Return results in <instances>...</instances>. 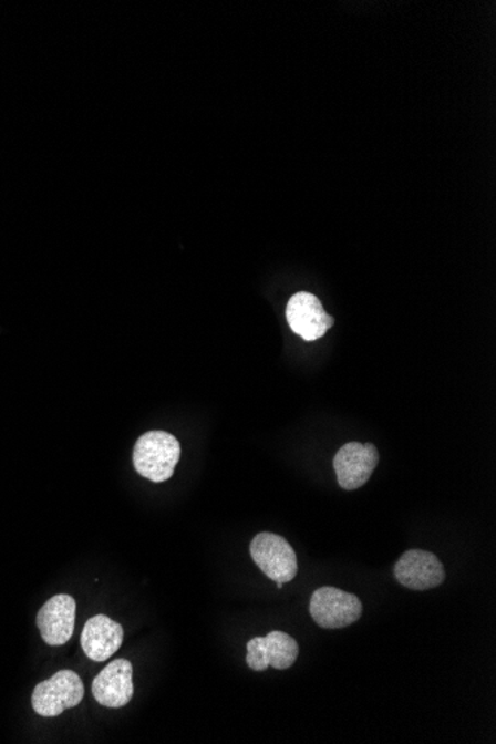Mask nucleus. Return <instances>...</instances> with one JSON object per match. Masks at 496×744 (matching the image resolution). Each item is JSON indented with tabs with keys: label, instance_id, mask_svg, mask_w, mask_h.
<instances>
[{
	"label": "nucleus",
	"instance_id": "nucleus-2",
	"mask_svg": "<svg viewBox=\"0 0 496 744\" xmlns=\"http://www.w3.org/2000/svg\"><path fill=\"white\" fill-rule=\"evenodd\" d=\"M84 682L72 670H60L33 690V711L43 717H55L68 709L80 706L84 700Z\"/></svg>",
	"mask_w": 496,
	"mask_h": 744
},
{
	"label": "nucleus",
	"instance_id": "nucleus-11",
	"mask_svg": "<svg viewBox=\"0 0 496 744\" xmlns=\"http://www.w3.org/2000/svg\"><path fill=\"white\" fill-rule=\"evenodd\" d=\"M122 642H124V629L103 613L90 618L81 634L82 650L90 660L97 663L111 659L120 650Z\"/></svg>",
	"mask_w": 496,
	"mask_h": 744
},
{
	"label": "nucleus",
	"instance_id": "nucleus-7",
	"mask_svg": "<svg viewBox=\"0 0 496 744\" xmlns=\"http://www.w3.org/2000/svg\"><path fill=\"white\" fill-rule=\"evenodd\" d=\"M299 645L290 634L271 632L265 638H254L247 643V664L255 672H265L271 665L286 670L298 660Z\"/></svg>",
	"mask_w": 496,
	"mask_h": 744
},
{
	"label": "nucleus",
	"instance_id": "nucleus-3",
	"mask_svg": "<svg viewBox=\"0 0 496 744\" xmlns=\"http://www.w3.org/2000/svg\"><path fill=\"white\" fill-rule=\"evenodd\" d=\"M309 612L323 629H343L360 620L363 604L355 595L337 587H320L311 596Z\"/></svg>",
	"mask_w": 496,
	"mask_h": 744
},
{
	"label": "nucleus",
	"instance_id": "nucleus-5",
	"mask_svg": "<svg viewBox=\"0 0 496 744\" xmlns=\"http://www.w3.org/2000/svg\"><path fill=\"white\" fill-rule=\"evenodd\" d=\"M380 464V452L375 445L351 442L338 451L333 459L339 486L345 490H355L364 486Z\"/></svg>",
	"mask_w": 496,
	"mask_h": 744
},
{
	"label": "nucleus",
	"instance_id": "nucleus-6",
	"mask_svg": "<svg viewBox=\"0 0 496 744\" xmlns=\"http://www.w3.org/2000/svg\"><path fill=\"white\" fill-rule=\"evenodd\" d=\"M286 319L291 330L304 341H317L333 328V317H330L317 296L300 291L289 300L286 308Z\"/></svg>",
	"mask_w": 496,
	"mask_h": 744
},
{
	"label": "nucleus",
	"instance_id": "nucleus-10",
	"mask_svg": "<svg viewBox=\"0 0 496 744\" xmlns=\"http://www.w3.org/2000/svg\"><path fill=\"white\" fill-rule=\"evenodd\" d=\"M133 694V665L128 660L112 661L93 681L95 702L104 707L127 706L132 702Z\"/></svg>",
	"mask_w": 496,
	"mask_h": 744
},
{
	"label": "nucleus",
	"instance_id": "nucleus-8",
	"mask_svg": "<svg viewBox=\"0 0 496 744\" xmlns=\"http://www.w3.org/2000/svg\"><path fill=\"white\" fill-rule=\"evenodd\" d=\"M394 576L406 589L424 591L443 585L445 567L436 555L424 550H407L394 567Z\"/></svg>",
	"mask_w": 496,
	"mask_h": 744
},
{
	"label": "nucleus",
	"instance_id": "nucleus-9",
	"mask_svg": "<svg viewBox=\"0 0 496 744\" xmlns=\"http://www.w3.org/2000/svg\"><path fill=\"white\" fill-rule=\"evenodd\" d=\"M76 602L72 596L56 595L38 612L37 624L42 639L50 647H61L71 641L75 630Z\"/></svg>",
	"mask_w": 496,
	"mask_h": 744
},
{
	"label": "nucleus",
	"instance_id": "nucleus-4",
	"mask_svg": "<svg viewBox=\"0 0 496 744\" xmlns=\"http://www.w3.org/2000/svg\"><path fill=\"white\" fill-rule=\"evenodd\" d=\"M250 555L260 571L272 581L290 582L298 576V557L293 547L280 535L262 533L250 544Z\"/></svg>",
	"mask_w": 496,
	"mask_h": 744
},
{
	"label": "nucleus",
	"instance_id": "nucleus-1",
	"mask_svg": "<svg viewBox=\"0 0 496 744\" xmlns=\"http://www.w3.org/2000/svg\"><path fill=\"white\" fill-rule=\"evenodd\" d=\"M180 443L173 434L151 431L143 434L134 447V468L147 480L155 483L168 480L180 461Z\"/></svg>",
	"mask_w": 496,
	"mask_h": 744
}]
</instances>
